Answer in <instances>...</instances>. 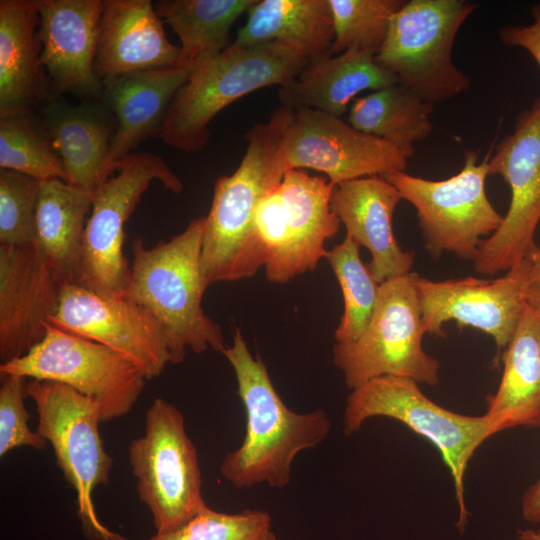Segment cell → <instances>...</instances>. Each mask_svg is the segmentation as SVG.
<instances>
[{"label": "cell", "instance_id": "4dcf8cb0", "mask_svg": "<svg viewBox=\"0 0 540 540\" xmlns=\"http://www.w3.org/2000/svg\"><path fill=\"white\" fill-rule=\"evenodd\" d=\"M359 245L349 236L328 250V260L342 291L344 311L334 332L336 343L359 338L373 316L379 286L360 258Z\"/></svg>", "mask_w": 540, "mask_h": 540}, {"label": "cell", "instance_id": "4316f807", "mask_svg": "<svg viewBox=\"0 0 540 540\" xmlns=\"http://www.w3.org/2000/svg\"><path fill=\"white\" fill-rule=\"evenodd\" d=\"M93 192L54 178L41 181L34 244L63 283H78Z\"/></svg>", "mask_w": 540, "mask_h": 540}, {"label": "cell", "instance_id": "8fae6325", "mask_svg": "<svg viewBox=\"0 0 540 540\" xmlns=\"http://www.w3.org/2000/svg\"><path fill=\"white\" fill-rule=\"evenodd\" d=\"M25 396L35 404L37 432L52 445L57 465L76 491L85 530L108 540L111 531L99 521L92 499L98 485L108 484L112 467L99 433L98 404L67 385L36 379L26 382Z\"/></svg>", "mask_w": 540, "mask_h": 540}, {"label": "cell", "instance_id": "5bb4252c", "mask_svg": "<svg viewBox=\"0 0 540 540\" xmlns=\"http://www.w3.org/2000/svg\"><path fill=\"white\" fill-rule=\"evenodd\" d=\"M488 172L501 176L511 191L500 227L481 243L474 260L477 273L494 275L507 272L538 248L534 235L540 222V97L518 115L513 133L498 143Z\"/></svg>", "mask_w": 540, "mask_h": 540}, {"label": "cell", "instance_id": "f35d334b", "mask_svg": "<svg viewBox=\"0 0 540 540\" xmlns=\"http://www.w3.org/2000/svg\"><path fill=\"white\" fill-rule=\"evenodd\" d=\"M528 257L532 262L531 286H540V247Z\"/></svg>", "mask_w": 540, "mask_h": 540}, {"label": "cell", "instance_id": "d4e9b609", "mask_svg": "<svg viewBox=\"0 0 540 540\" xmlns=\"http://www.w3.org/2000/svg\"><path fill=\"white\" fill-rule=\"evenodd\" d=\"M43 121L67 182L94 192L108 179L105 165L114 132L101 107L55 100L45 107Z\"/></svg>", "mask_w": 540, "mask_h": 540}, {"label": "cell", "instance_id": "7a4b0ae2", "mask_svg": "<svg viewBox=\"0 0 540 540\" xmlns=\"http://www.w3.org/2000/svg\"><path fill=\"white\" fill-rule=\"evenodd\" d=\"M204 223L205 216L193 219L180 234L152 247L141 237L131 245L133 258L122 295L161 325L171 364L181 363L188 350L200 354L226 347L222 327L202 307L209 286L201 264Z\"/></svg>", "mask_w": 540, "mask_h": 540}, {"label": "cell", "instance_id": "7402d4cb", "mask_svg": "<svg viewBox=\"0 0 540 540\" xmlns=\"http://www.w3.org/2000/svg\"><path fill=\"white\" fill-rule=\"evenodd\" d=\"M191 71L174 66L102 80V92L115 117L105 165L108 178L140 142L149 136L160 135L171 101Z\"/></svg>", "mask_w": 540, "mask_h": 540}, {"label": "cell", "instance_id": "ac0fdd59", "mask_svg": "<svg viewBox=\"0 0 540 540\" xmlns=\"http://www.w3.org/2000/svg\"><path fill=\"white\" fill-rule=\"evenodd\" d=\"M63 281L34 243L0 245V359L27 354L57 312Z\"/></svg>", "mask_w": 540, "mask_h": 540}, {"label": "cell", "instance_id": "74e56055", "mask_svg": "<svg viewBox=\"0 0 540 540\" xmlns=\"http://www.w3.org/2000/svg\"><path fill=\"white\" fill-rule=\"evenodd\" d=\"M521 510L527 522H540V477L523 494Z\"/></svg>", "mask_w": 540, "mask_h": 540}, {"label": "cell", "instance_id": "b9f144b4", "mask_svg": "<svg viewBox=\"0 0 540 540\" xmlns=\"http://www.w3.org/2000/svg\"><path fill=\"white\" fill-rule=\"evenodd\" d=\"M108 540H128V539L125 538V537H123V536H121V535L118 534V533H115V532H112V531H111Z\"/></svg>", "mask_w": 540, "mask_h": 540}, {"label": "cell", "instance_id": "7c38bea8", "mask_svg": "<svg viewBox=\"0 0 540 540\" xmlns=\"http://www.w3.org/2000/svg\"><path fill=\"white\" fill-rule=\"evenodd\" d=\"M154 180L173 193L183 190L182 181L160 156L133 152L93 192L78 283L106 296L124 293L130 271L123 251L125 224Z\"/></svg>", "mask_w": 540, "mask_h": 540}, {"label": "cell", "instance_id": "d6986e66", "mask_svg": "<svg viewBox=\"0 0 540 540\" xmlns=\"http://www.w3.org/2000/svg\"><path fill=\"white\" fill-rule=\"evenodd\" d=\"M104 0H37L40 63L56 94L96 96L95 71Z\"/></svg>", "mask_w": 540, "mask_h": 540}, {"label": "cell", "instance_id": "d590c367", "mask_svg": "<svg viewBox=\"0 0 540 540\" xmlns=\"http://www.w3.org/2000/svg\"><path fill=\"white\" fill-rule=\"evenodd\" d=\"M26 378L17 375L1 376L0 387V456L19 447L45 449L48 442L28 424L25 408Z\"/></svg>", "mask_w": 540, "mask_h": 540}, {"label": "cell", "instance_id": "ba28073f", "mask_svg": "<svg viewBox=\"0 0 540 540\" xmlns=\"http://www.w3.org/2000/svg\"><path fill=\"white\" fill-rule=\"evenodd\" d=\"M333 187L325 177L291 169L259 203L255 225L270 282L287 283L326 257L325 242L341 224L331 209Z\"/></svg>", "mask_w": 540, "mask_h": 540}, {"label": "cell", "instance_id": "ffe728a7", "mask_svg": "<svg viewBox=\"0 0 540 540\" xmlns=\"http://www.w3.org/2000/svg\"><path fill=\"white\" fill-rule=\"evenodd\" d=\"M402 199L383 176H369L334 185L331 209L346 228V235L369 250L368 269L382 282L411 272L415 254L404 251L393 233V214Z\"/></svg>", "mask_w": 540, "mask_h": 540}, {"label": "cell", "instance_id": "f1b7e54d", "mask_svg": "<svg viewBox=\"0 0 540 540\" xmlns=\"http://www.w3.org/2000/svg\"><path fill=\"white\" fill-rule=\"evenodd\" d=\"M257 0H160L154 5L160 19L180 40L179 67L193 70L228 45L235 21Z\"/></svg>", "mask_w": 540, "mask_h": 540}, {"label": "cell", "instance_id": "30bf717a", "mask_svg": "<svg viewBox=\"0 0 540 540\" xmlns=\"http://www.w3.org/2000/svg\"><path fill=\"white\" fill-rule=\"evenodd\" d=\"M490 154L491 150L479 162L477 152L465 151L462 169L444 180H428L405 171L383 176L416 209L425 247L433 258L451 252L474 262L484 237L500 227L503 216L485 191Z\"/></svg>", "mask_w": 540, "mask_h": 540}, {"label": "cell", "instance_id": "8d00e7d4", "mask_svg": "<svg viewBox=\"0 0 540 540\" xmlns=\"http://www.w3.org/2000/svg\"><path fill=\"white\" fill-rule=\"evenodd\" d=\"M531 15V24L504 26L499 30V38L506 46L526 50L540 69V3L532 7Z\"/></svg>", "mask_w": 540, "mask_h": 540}, {"label": "cell", "instance_id": "2e32d148", "mask_svg": "<svg viewBox=\"0 0 540 540\" xmlns=\"http://www.w3.org/2000/svg\"><path fill=\"white\" fill-rule=\"evenodd\" d=\"M532 262L525 258L494 280L474 277L433 281L413 272L426 333L444 336V323L490 335L499 350L509 345L531 287Z\"/></svg>", "mask_w": 540, "mask_h": 540}, {"label": "cell", "instance_id": "1f68e13d", "mask_svg": "<svg viewBox=\"0 0 540 540\" xmlns=\"http://www.w3.org/2000/svg\"><path fill=\"white\" fill-rule=\"evenodd\" d=\"M332 12L334 41L330 55L349 49L376 56L395 13L403 0H328Z\"/></svg>", "mask_w": 540, "mask_h": 540}, {"label": "cell", "instance_id": "4fadbf2b", "mask_svg": "<svg viewBox=\"0 0 540 540\" xmlns=\"http://www.w3.org/2000/svg\"><path fill=\"white\" fill-rule=\"evenodd\" d=\"M0 375L67 385L98 404L102 422L128 414L147 380L122 354L51 324L27 354L1 363Z\"/></svg>", "mask_w": 540, "mask_h": 540}, {"label": "cell", "instance_id": "ab89813d", "mask_svg": "<svg viewBox=\"0 0 540 540\" xmlns=\"http://www.w3.org/2000/svg\"><path fill=\"white\" fill-rule=\"evenodd\" d=\"M519 540H540V529H520L518 530Z\"/></svg>", "mask_w": 540, "mask_h": 540}, {"label": "cell", "instance_id": "5b68a950", "mask_svg": "<svg viewBox=\"0 0 540 540\" xmlns=\"http://www.w3.org/2000/svg\"><path fill=\"white\" fill-rule=\"evenodd\" d=\"M389 417L429 440L439 451L454 482L459 507L457 526L464 529L467 509L464 475L475 451L498 433L486 416L452 412L429 399L418 383L403 377L381 376L352 389L347 397L343 427L346 434L360 430L372 417Z\"/></svg>", "mask_w": 540, "mask_h": 540}, {"label": "cell", "instance_id": "44dd1931", "mask_svg": "<svg viewBox=\"0 0 540 540\" xmlns=\"http://www.w3.org/2000/svg\"><path fill=\"white\" fill-rule=\"evenodd\" d=\"M180 48L166 35L150 0H104L95 71L105 78L178 65Z\"/></svg>", "mask_w": 540, "mask_h": 540}, {"label": "cell", "instance_id": "484cf974", "mask_svg": "<svg viewBox=\"0 0 540 540\" xmlns=\"http://www.w3.org/2000/svg\"><path fill=\"white\" fill-rule=\"evenodd\" d=\"M37 0L0 1V117L28 115L42 95Z\"/></svg>", "mask_w": 540, "mask_h": 540}, {"label": "cell", "instance_id": "e0dca14e", "mask_svg": "<svg viewBox=\"0 0 540 540\" xmlns=\"http://www.w3.org/2000/svg\"><path fill=\"white\" fill-rule=\"evenodd\" d=\"M50 324L122 354L147 380L159 376L170 363L161 325L123 295L106 296L80 283H65Z\"/></svg>", "mask_w": 540, "mask_h": 540}, {"label": "cell", "instance_id": "836d02e7", "mask_svg": "<svg viewBox=\"0 0 540 540\" xmlns=\"http://www.w3.org/2000/svg\"><path fill=\"white\" fill-rule=\"evenodd\" d=\"M148 540H277L271 516L264 510H243L235 514L217 512L208 506L183 526L168 533H156Z\"/></svg>", "mask_w": 540, "mask_h": 540}, {"label": "cell", "instance_id": "e575fe53", "mask_svg": "<svg viewBox=\"0 0 540 540\" xmlns=\"http://www.w3.org/2000/svg\"><path fill=\"white\" fill-rule=\"evenodd\" d=\"M40 184L26 174L0 170V245L34 243Z\"/></svg>", "mask_w": 540, "mask_h": 540}, {"label": "cell", "instance_id": "f546056e", "mask_svg": "<svg viewBox=\"0 0 540 540\" xmlns=\"http://www.w3.org/2000/svg\"><path fill=\"white\" fill-rule=\"evenodd\" d=\"M432 110V104L398 82L355 99L347 121L357 130L392 144L409 158L414 154V144L433 130Z\"/></svg>", "mask_w": 540, "mask_h": 540}, {"label": "cell", "instance_id": "83f0119b", "mask_svg": "<svg viewBox=\"0 0 540 540\" xmlns=\"http://www.w3.org/2000/svg\"><path fill=\"white\" fill-rule=\"evenodd\" d=\"M333 41L328 0H257L232 43L247 47L281 42L313 61L329 54Z\"/></svg>", "mask_w": 540, "mask_h": 540}, {"label": "cell", "instance_id": "9c48e42d", "mask_svg": "<svg viewBox=\"0 0 540 540\" xmlns=\"http://www.w3.org/2000/svg\"><path fill=\"white\" fill-rule=\"evenodd\" d=\"M138 497L151 511L156 533L183 526L207 507L197 449L181 411L156 398L146 412L144 435L128 449Z\"/></svg>", "mask_w": 540, "mask_h": 540}, {"label": "cell", "instance_id": "9a60e30c", "mask_svg": "<svg viewBox=\"0 0 540 540\" xmlns=\"http://www.w3.org/2000/svg\"><path fill=\"white\" fill-rule=\"evenodd\" d=\"M279 156L285 170L322 172L334 185L407 168V157L392 144L337 117L310 108L280 105Z\"/></svg>", "mask_w": 540, "mask_h": 540}, {"label": "cell", "instance_id": "8992f818", "mask_svg": "<svg viewBox=\"0 0 540 540\" xmlns=\"http://www.w3.org/2000/svg\"><path fill=\"white\" fill-rule=\"evenodd\" d=\"M477 7L467 0L405 1L391 20L376 62L427 103L456 97L471 81L453 62V45Z\"/></svg>", "mask_w": 540, "mask_h": 540}, {"label": "cell", "instance_id": "d6a6232c", "mask_svg": "<svg viewBox=\"0 0 540 540\" xmlns=\"http://www.w3.org/2000/svg\"><path fill=\"white\" fill-rule=\"evenodd\" d=\"M28 116L0 117V168L23 173L39 181L58 178L67 182L61 159Z\"/></svg>", "mask_w": 540, "mask_h": 540}, {"label": "cell", "instance_id": "277c9868", "mask_svg": "<svg viewBox=\"0 0 540 540\" xmlns=\"http://www.w3.org/2000/svg\"><path fill=\"white\" fill-rule=\"evenodd\" d=\"M311 60L290 45H228L202 61L178 90L166 112L160 137L183 152L203 150L208 126L224 108L256 90L287 84Z\"/></svg>", "mask_w": 540, "mask_h": 540}, {"label": "cell", "instance_id": "60d3db41", "mask_svg": "<svg viewBox=\"0 0 540 540\" xmlns=\"http://www.w3.org/2000/svg\"><path fill=\"white\" fill-rule=\"evenodd\" d=\"M530 294L535 298L540 308V286H531Z\"/></svg>", "mask_w": 540, "mask_h": 540}, {"label": "cell", "instance_id": "52a82bcc", "mask_svg": "<svg viewBox=\"0 0 540 540\" xmlns=\"http://www.w3.org/2000/svg\"><path fill=\"white\" fill-rule=\"evenodd\" d=\"M425 334L410 272L380 284L368 327L354 341L335 343L333 362L351 390L381 376L403 377L434 386L440 380V363L424 351Z\"/></svg>", "mask_w": 540, "mask_h": 540}, {"label": "cell", "instance_id": "cb8c5ba5", "mask_svg": "<svg viewBox=\"0 0 540 540\" xmlns=\"http://www.w3.org/2000/svg\"><path fill=\"white\" fill-rule=\"evenodd\" d=\"M502 360V378L488 397L486 416L498 432L540 426V308L530 290Z\"/></svg>", "mask_w": 540, "mask_h": 540}, {"label": "cell", "instance_id": "3957f363", "mask_svg": "<svg viewBox=\"0 0 540 540\" xmlns=\"http://www.w3.org/2000/svg\"><path fill=\"white\" fill-rule=\"evenodd\" d=\"M281 113L255 124L245 135L239 167L217 178L205 216L201 264L208 285L250 278L264 266L255 215L261 200L281 182L286 170L279 156Z\"/></svg>", "mask_w": 540, "mask_h": 540}, {"label": "cell", "instance_id": "6da1fadb", "mask_svg": "<svg viewBox=\"0 0 540 540\" xmlns=\"http://www.w3.org/2000/svg\"><path fill=\"white\" fill-rule=\"evenodd\" d=\"M221 353L235 372L247 421L242 444L226 454L220 473L237 488L262 483L284 488L296 455L318 446L329 434L331 421L322 409L297 413L286 406L264 362L252 355L239 328Z\"/></svg>", "mask_w": 540, "mask_h": 540}, {"label": "cell", "instance_id": "603a6c76", "mask_svg": "<svg viewBox=\"0 0 540 540\" xmlns=\"http://www.w3.org/2000/svg\"><path fill=\"white\" fill-rule=\"evenodd\" d=\"M398 78L379 65L375 56L349 49L311 61L279 89L280 105L310 108L341 117L357 94L398 83Z\"/></svg>", "mask_w": 540, "mask_h": 540}]
</instances>
